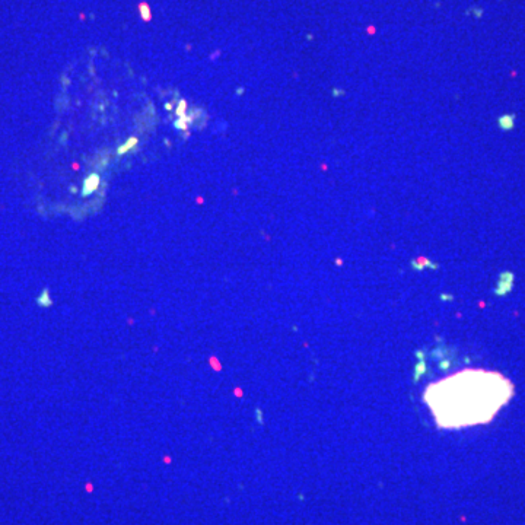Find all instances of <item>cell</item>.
<instances>
[{
    "label": "cell",
    "mask_w": 525,
    "mask_h": 525,
    "mask_svg": "<svg viewBox=\"0 0 525 525\" xmlns=\"http://www.w3.org/2000/svg\"><path fill=\"white\" fill-rule=\"evenodd\" d=\"M511 396L504 376L484 371H462L429 386L425 400L442 428L487 422Z\"/></svg>",
    "instance_id": "6da1fadb"
},
{
    "label": "cell",
    "mask_w": 525,
    "mask_h": 525,
    "mask_svg": "<svg viewBox=\"0 0 525 525\" xmlns=\"http://www.w3.org/2000/svg\"><path fill=\"white\" fill-rule=\"evenodd\" d=\"M498 123H499V127H501V129L505 130V131H509V130L514 129L515 116L514 114H505V116H501L499 120H498Z\"/></svg>",
    "instance_id": "7a4b0ae2"
}]
</instances>
